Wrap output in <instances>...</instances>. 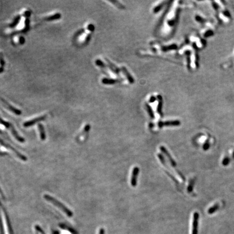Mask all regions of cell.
Listing matches in <instances>:
<instances>
[{"label":"cell","instance_id":"cell-1","mask_svg":"<svg viewBox=\"0 0 234 234\" xmlns=\"http://www.w3.org/2000/svg\"><path fill=\"white\" fill-rule=\"evenodd\" d=\"M44 198L46 201L50 202L51 203L54 204L55 206L59 207L63 212L65 213L67 216L71 217L73 215V213L70 209H68L62 203L56 200L54 197L49 196V195H44Z\"/></svg>","mask_w":234,"mask_h":234},{"label":"cell","instance_id":"cell-2","mask_svg":"<svg viewBox=\"0 0 234 234\" xmlns=\"http://www.w3.org/2000/svg\"><path fill=\"white\" fill-rule=\"evenodd\" d=\"M0 144H1V145H2L3 146H4V147H6L7 148H8V149H10L11 151H13V152H14L16 154V155H17V156L19 158H20V159H22V160H23V161H26V160H27V158L26 156H25L24 155H23L22 154L20 153L18 151H17L16 149H15L14 147L11 146L10 145L6 144V143H4V142H3L2 141H1V140H0Z\"/></svg>","mask_w":234,"mask_h":234},{"label":"cell","instance_id":"cell-3","mask_svg":"<svg viewBox=\"0 0 234 234\" xmlns=\"http://www.w3.org/2000/svg\"><path fill=\"white\" fill-rule=\"evenodd\" d=\"M46 118H47V115H44L40 116V117H38V118H35V119H33L32 120H29V121H28L25 122V123L23 124V126H24L25 127H28L32 126H33V125H34V124H36V123H38L41 121L45 120V119H46Z\"/></svg>","mask_w":234,"mask_h":234},{"label":"cell","instance_id":"cell-4","mask_svg":"<svg viewBox=\"0 0 234 234\" xmlns=\"http://www.w3.org/2000/svg\"><path fill=\"white\" fill-rule=\"evenodd\" d=\"M199 214L198 212H195L193 216V222H192V234H197L198 233V224Z\"/></svg>","mask_w":234,"mask_h":234},{"label":"cell","instance_id":"cell-5","mask_svg":"<svg viewBox=\"0 0 234 234\" xmlns=\"http://www.w3.org/2000/svg\"><path fill=\"white\" fill-rule=\"evenodd\" d=\"M139 173V168L138 167H135L131 175V185L133 187H135L137 185V177Z\"/></svg>","mask_w":234,"mask_h":234},{"label":"cell","instance_id":"cell-6","mask_svg":"<svg viewBox=\"0 0 234 234\" xmlns=\"http://www.w3.org/2000/svg\"><path fill=\"white\" fill-rule=\"evenodd\" d=\"M180 122L179 120H172V121H166L165 122L160 121L158 123V126L159 127L162 128L163 126H177L180 125Z\"/></svg>","mask_w":234,"mask_h":234},{"label":"cell","instance_id":"cell-7","mask_svg":"<svg viewBox=\"0 0 234 234\" xmlns=\"http://www.w3.org/2000/svg\"><path fill=\"white\" fill-rule=\"evenodd\" d=\"M160 150L162 151V152H163L164 153L166 156V157L168 158L169 160H170V163L171 164V165H172V166H174V167H176V165H177V164L176 163V162L174 161V159H173V158H172L171 154L169 153V152L168 151V150L166 149V148L165 147H164L163 146H162L160 147Z\"/></svg>","mask_w":234,"mask_h":234},{"label":"cell","instance_id":"cell-8","mask_svg":"<svg viewBox=\"0 0 234 234\" xmlns=\"http://www.w3.org/2000/svg\"><path fill=\"white\" fill-rule=\"evenodd\" d=\"M61 17V15L59 13H57L54 14L53 15H50L48 17H44L42 19V21H53V20H56L58 19H59Z\"/></svg>","mask_w":234,"mask_h":234},{"label":"cell","instance_id":"cell-9","mask_svg":"<svg viewBox=\"0 0 234 234\" xmlns=\"http://www.w3.org/2000/svg\"><path fill=\"white\" fill-rule=\"evenodd\" d=\"M11 131L13 135L14 136V137L15 138V139H16L19 142H22H22H25L24 138H23L21 137L20 136L18 135V133H17V131L15 130V129L14 128L13 126L11 127Z\"/></svg>","mask_w":234,"mask_h":234},{"label":"cell","instance_id":"cell-10","mask_svg":"<svg viewBox=\"0 0 234 234\" xmlns=\"http://www.w3.org/2000/svg\"><path fill=\"white\" fill-rule=\"evenodd\" d=\"M38 128L39 131H40V138L42 141H44L46 139V134H45V132L44 130V126L41 124H38Z\"/></svg>","mask_w":234,"mask_h":234},{"label":"cell","instance_id":"cell-11","mask_svg":"<svg viewBox=\"0 0 234 234\" xmlns=\"http://www.w3.org/2000/svg\"><path fill=\"white\" fill-rule=\"evenodd\" d=\"M146 108H147V112H148V113L149 115L151 117V118L152 119H153V118H154V114H153V113L152 109H151V107H150V106H148V105H146Z\"/></svg>","mask_w":234,"mask_h":234},{"label":"cell","instance_id":"cell-12","mask_svg":"<svg viewBox=\"0 0 234 234\" xmlns=\"http://www.w3.org/2000/svg\"><path fill=\"white\" fill-rule=\"evenodd\" d=\"M103 82L105 84H113L115 81L112 79H103Z\"/></svg>","mask_w":234,"mask_h":234},{"label":"cell","instance_id":"cell-13","mask_svg":"<svg viewBox=\"0 0 234 234\" xmlns=\"http://www.w3.org/2000/svg\"><path fill=\"white\" fill-rule=\"evenodd\" d=\"M218 205H215L213 207H210L209 210H208V213L210 214H211L212 213L216 211L218 209Z\"/></svg>","mask_w":234,"mask_h":234},{"label":"cell","instance_id":"cell-14","mask_svg":"<svg viewBox=\"0 0 234 234\" xmlns=\"http://www.w3.org/2000/svg\"><path fill=\"white\" fill-rule=\"evenodd\" d=\"M123 71H124V73H125L126 74L127 77V79H129V80L130 82H131V83H133V82H134V80H133V79H132V76H131L129 74V72L127 71L126 69L125 68H123Z\"/></svg>","mask_w":234,"mask_h":234},{"label":"cell","instance_id":"cell-15","mask_svg":"<svg viewBox=\"0 0 234 234\" xmlns=\"http://www.w3.org/2000/svg\"><path fill=\"white\" fill-rule=\"evenodd\" d=\"M212 34H213V32H212L211 31H209V32H207V33H205V37L209 36L210 35H211Z\"/></svg>","mask_w":234,"mask_h":234},{"label":"cell","instance_id":"cell-16","mask_svg":"<svg viewBox=\"0 0 234 234\" xmlns=\"http://www.w3.org/2000/svg\"><path fill=\"white\" fill-rule=\"evenodd\" d=\"M99 234H105V230L103 228H101L100 229Z\"/></svg>","mask_w":234,"mask_h":234},{"label":"cell","instance_id":"cell-17","mask_svg":"<svg viewBox=\"0 0 234 234\" xmlns=\"http://www.w3.org/2000/svg\"><path fill=\"white\" fill-rule=\"evenodd\" d=\"M0 195H1V196H2V197L3 199H5L4 194H3V192H2V191L1 188H0Z\"/></svg>","mask_w":234,"mask_h":234},{"label":"cell","instance_id":"cell-18","mask_svg":"<svg viewBox=\"0 0 234 234\" xmlns=\"http://www.w3.org/2000/svg\"><path fill=\"white\" fill-rule=\"evenodd\" d=\"M155 99H156L155 97H151V98H150V102H153V101L155 100Z\"/></svg>","mask_w":234,"mask_h":234},{"label":"cell","instance_id":"cell-19","mask_svg":"<svg viewBox=\"0 0 234 234\" xmlns=\"http://www.w3.org/2000/svg\"><path fill=\"white\" fill-rule=\"evenodd\" d=\"M0 207H3V205H2V203H1V202L0 201Z\"/></svg>","mask_w":234,"mask_h":234}]
</instances>
